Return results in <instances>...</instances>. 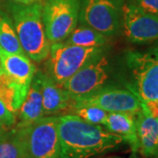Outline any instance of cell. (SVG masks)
<instances>
[{
	"instance_id": "44dd1931",
	"label": "cell",
	"mask_w": 158,
	"mask_h": 158,
	"mask_svg": "<svg viewBox=\"0 0 158 158\" xmlns=\"http://www.w3.org/2000/svg\"><path fill=\"white\" fill-rule=\"evenodd\" d=\"M142 11L158 16V0H125Z\"/></svg>"
},
{
	"instance_id": "ffe728a7",
	"label": "cell",
	"mask_w": 158,
	"mask_h": 158,
	"mask_svg": "<svg viewBox=\"0 0 158 158\" xmlns=\"http://www.w3.org/2000/svg\"><path fill=\"white\" fill-rule=\"evenodd\" d=\"M16 124V115L11 112L0 99V125L10 129Z\"/></svg>"
},
{
	"instance_id": "603a6c76",
	"label": "cell",
	"mask_w": 158,
	"mask_h": 158,
	"mask_svg": "<svg viewBox=\"0 0 158 158\" xmlns=\"http://www.w3.org/2000/svg\"><path fill=\"white\" fill-rule=\"evenodd\" d=\"M6 130H8V129H6V128H5V129H0V138H1V137L3 136V135L6 133Z\"/></svg>"
},
{
	"instance_id": "6da1fadb",
	"label": "cell",
	"mask_w": 158,
	"mask_h": 158,
	"mask_svg": "<svg viewBox=\"0 0 158 158\" xmlns=\"http://www.w3.org/2000/svg\"><path fill=\"white\" fill-rule=\"evenodd\" d=\"M58 133L61 158H90L124 142L103 126L90 124L74 114L58 116Z\"/></svg>"
},
{
	"instance_id": "9a60e30c",
	"label": "cell",
	"mask_w": 158,
	"mask_h": 158,
	"mask_svg": "<svg viewBox=\"0 0 158 158\" xmlns=\"http://www.w3.org/2000/svg\"><path fill=\"white\" fill-rule=\"evenodd\" d=\"M110 133L122 138L131 148L132 151L138 152V139L136 130V114L128 113H108L103 126Z\"/></svg>"
},
{
	"instance_id": "e0dca14e",
	"label": "cell",
	"mask_w": 158,
	"mask_h": 158,
	"mask_svg": "<svg viewBox=\"0 0 158 158\" xmlns=\"http://www.w3.org/2000/svg\"><path fill=\"white\" fill-rule=\"evenodd\" d=\"M0 47L9 53L26 55L20 46L11 18L2 8H0Z\"/></svg>"
},
{
	"instance_id": "cb8c5ba5",
	"label": "cell",
	"mask_w": 158,
	"mask_h": 158,
	"mask_svg": "<svg viewBox=\"0 0 158 158\" xmlns=\"http://www.w3.org/2000/svg\"><path fill=\"white\" fill-rule=\"evenodd\" d=\"M3 72V69H2V66H1V62H0V75Z\"/></svg>"
},
{
	"instance_id": "83f0119b",
	"label": "cell",
	"mask_w": 158,
	"mask_h": 158,
	"mask_svg": "<svg viewBox=\"0 0 158 158\" xmlns=\"http://www.w3.org/2000/svg\"><path fill=\"white\" fill-rule=\"evenodd\" d=\"M0 2H1V0H0Z\"/></svg>"
},
{
	"instance_id": "2e32d148",
	"label": "cell",
	"mask_w": 158,
	"mask_h": 158,
	"mask_svg": "<svg viewBox=\"0 0 158 158\" xmlns=\"http://www.w3.org/2000/svg\"><path fill=\"white\" fill-rule=\"evenodd\" d=\"M110 39L111 38L98 32L95 29L78 23L76 28L62 41L70 45L100 48L108 46Z\"/></svg>"
},
{
	"instance_id": "d6986e66",
	"label": "cell",
	"mask_w": 158,
	"mask_h": 158,
	"mask_svg": "<svg viewBox=\"0 0 158 158\" xmlns=\"http://www.w3.org/2000/svg\"><path fill=\"white\" fill-rule=\"evenodd\" d=\"M67 114L77 115L90 124L104 126L108 113L95 106H75Z\"/></svg>"
},
{
	"instance_id": "30bf717a",
	"label": "cell",
	"mask_w": 158,
	"mask_h": 158,
	"mask_svg": "<svg viewBox=\"0 0 158 158\" xmlns=\"http://www.w3.org/2000/svg\"><path fill=\"white\" fill-rule=\"evenodd\" d=\"M121 32L133 43L141 44L158 40V16L125 1Z\"/></svg>"
},
{
	"instance_id": "7c38bea8",
	"label": "cell",
	"mask_w": 158,
	"mask_h": 158,
	"mask_svg": "<svg viewBox=\"0 0 158 158\" xmlns=\"http://www.w3.org/2000/svg\"><path fill=\"white\" fill-rule=\"evenodd\" d=\"M40 82L43 115L67 114L73 106V100L63 87L58 85L42 70H36Z\"/></svg>"
},
{
	"instance_id": "7402d4cb",
	"label": "cell",
	"mask_w": 158,
	"mask_h": 158,
	"mask_svg": "<svg viewBox=\"0 0 158 158\" xmlns=\"http://www.w3.org/2000/svg\"><path fill=\"white\" fill-rule=\"evenodd\" d=\"M11 1L21 5H33L35 3H43L45 0H11Z\"/></svg>"
},
{
	"instance_id": "4fadbf2b",
	"label": "cell",
	"mask_w": 158,
	"mask_h": 158,
	"mask_svg": "<svg viewBox=\"0 0 158 158\" xmlns=\"http://www.w3.org/2000/svg\"><path fill=\"white\" fill-rule=\"evenodd\" d=\"M138 152L145 157L158 156V117L141 106L136 114Z\"/></svg>"
},
{
	"instance_id": "484cf974",
	"label": "cell",
	"mask_w": 158,
	"mask_h": 158,
	"mask_svg": "<svg viewBox=\"0 0 158 158\" xmlns=\"http://www.w3.org/2000/svg\"><path fill=\"white\" fill-rule=\"evenodd\" d=\"M107 158H119V157H107Z\"/></svg>"
},
{
	"instance_id": "5b68a950",
	"label": "cell",
	"mask_w": 158,
	"mask_h": 158,
	"mask_svg": "<svg viewBox=\"0 0 158 158\" xmlns=\"http://www.w3.org/2000/svg\"><path fill=\"white\" fill-rule=\"evenodd\" d=\"M25 158H61L58 116H42L22 127H13Z\"/></svg>"
},
{
	"instance_id": "4316f807",
	"label": "cell",
	"mask_w": 158,
	"mask_h": 158,
	"mask_svg": "<svg viewBox=\"0 0 158 158\" xmlns=\"http://www.w3.org/2000/svg\"><path fill=\"white\" fill-rule=\"evenodd\" d=\"M156 158H158V156H157V157H156Z\"/></svg>"
},
{
	"instance_id": "ba28073f",
	"label": "cell",
	"mask_w": 158,
	"mask_h": 158,
	"mask_svg": "<svg viewBox=\"0 0 158 158\" xmlns=\"http://www.w3.org/2000/svg\"><path fill=\"white\" fill-rule=\"evenodd\" d=\"M81 0H45L42 19L50 44L62 41L79 23Z\"/></svg>"
},
{
	"instance_id": "5bb4252c",
	"label": "cell",
	"mask_w": 158,
	"mask_h": 158,
	"mask_svg": "<svg viewBox=\"0 0 158 158\" xmlns=\"http://www.w3.org/2000/svg\"><path fill=\"white\" fill-rule=\"evenodd\" d=\"M16 114L17 117L15 127H22L28 125L44 116L40 82L37 72L34 74L27 97L20 107L19 108Z\"/></svg>"
},
{
	"instance_id": "8fae6325",
	"label": "cell",
	"mask_w": 158,
	"mask_h": 158,
	"mask_svg": "<svg viewBox=\"0 0 158 158\" xmlns=\"http://www.w3.org/2000/svg\"><path fill=\"white\" fill-rule=\"evenodd\" d=\"M0 62L3 72L25 99L36 72L33 61L26 55L9 53L0 47Z\"/></svg>"
},
{
	"instance_id": "7a4b0ae2",
	"label": "cell",
	"mask_w": 158,
	"mask_h": 158,
	"mask_svg": "<svg viewBox=\"0 0 158 158\" xmlns=\"http://www.w3.org/2000/svg\"><path fill=\"white\" fill-rule=\"evenodd\" d=\"M62 87L72 100L106 88H127L121 58H114L106 49L69 79Z\"/></svg>"
},
{
	"instance_id": "3957f363",
	"label": "cell",
	"mask_w": 158,
	"mask_h": 158,
	"mask_svg": "<svg viewBox=\"0 0 158 158\" xmlns=\"http://www.w3.org/2000/svg\"><path fill=\"white\" fill-rule=\"evenodd\" d=\"M43 3L21 5L12 1L6 4V10L12 19L24 53L33 62H43L50 50L42 19Z\"/></svg>"
},
{
	"instance_id": "ac0fdd59",
	"label": "cell",
	"mask_w": 158,
	"mask_h": 158,
	"mask_svg": "<svg viewBox=\"0 0 158 158\" xmlns=\"http://www.w3.org/2000/svg\"><path fill=\"white\" fill-rule=\"evenodd\" d=\"M0 158H25L20 142L13 127L0 138Z\"/></svg>"
},
{
	"instance_id": "8992f818",
	"label": "cell",
	"mask_w": 158,
	"mask_h": 158,
	"mask_svg": "<svg viewBox=\"0 0 158 158\" xmlns=\"http://www.w3.org/2000/svg\"><path fill=\"white\" fill-rule=\"evenodd\" d=\"M106 49L108 46L95 48L70 45L63 41L53 43L46 59L45 72L62 87L69 79Z\"/></svg>"
},
{
	"instance_id": "9c48e42d",
	"label": "cell",
	"mask_w": 158,
	"mask_h": 158,
	"mask_svg": "<svg viewBox=\"0 0 158 158\" xmlns=\"http://www.w3.org/2000/svg\"><path fill=\"white\" fill-rule=\"evenodd\" d=\"M75 106H95L107 113L137 114L141 108V100L126 87H110L75 99L72 107Z\"/></svg>"
},
{
	"instance_id": "277c9868",
	"label": "cell",
	"mask_w": 158,
	"mask_h": 158,
	"mask_svg": "<svg viewBox=\"0 0 158 158\" xmlns=\"http://www.w3.org/2000/svg\"><path fill=\"white\" fill-rule=\"evenodd\" d=\"M126 86L142 102L158 100V45L129 50L121 58Z\"/></svg>"
},
{
	"instance_id": "d4e9b609",
	"label": "cell",
	"mask_w": 158,
	"mask_h": 158,
	"mask_svg": "<svg viewBox=\"0 0 158 158\" xmlns=\"http://www.w3.org/2000/svg\"><path fill=\"white\" fill-rule=\"evenodd\" d=\"M5 128H6V127H4L2 125H0V129H5ZM6 129H8V128H6Z\"/></svg>"
},
{
	"instance_id": "52a82bcc",
	"label": "cell",
	"mask_w": 158,
	"mask_h": 158,
	"mask_svg": "<svg viewBox=\"0 0 158 158\" xmlns=\"http://www.w3.org/2000/svg\"><path fill=\"white\" fill-rule=\"evenodd\" d=\"M124 4L125 0H81L79 24L115 37L122 30Z\"/></svg>"
}]
</instances>
